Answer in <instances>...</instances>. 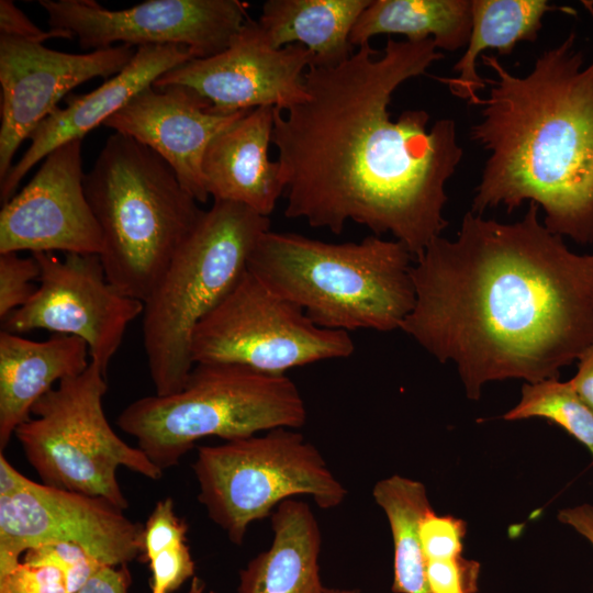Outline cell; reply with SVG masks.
<instances>
[{"mask_svg":"<svg viewBox=\"0 0 593 593\" xmlns=\"http://www.w3.org/2000/svg\"><path fill=\"white\" fill-rule=\"evenodd\" d=\"M433 40L369 43L336 66L311 65L306 98L275 111L284 215L340 234L348 221L391 233L418 257L448 226L446 183L463 150L452 119L427 128L429 114L389 105L406 80L443 58Z\"/></svg>","mask_w":593,"mask_h":593,"instance_id":"cell-1","label":"cell"},{"mask_svg":"<svg viewBox=\"0 0 593 593\" xmlns=\"http://www.w3.org/2000/svg\"><path fill=\"white\" fill-rule=\"evenodd\" d=\"M529 202L502 223L468 211L454 240L414 259L415 303L400 329L456 363L469 399L504 379L558 378L593 340V253L577 254Z\"/></svg>","mask_w":593,"mask_h":593,"instance_id":"cell-2","label":"cell"},{"mask_svg":"<svg viewBox=\"0 0 593 593\" xmlns=\"http://www.w3.org/2000/svg\"><path fill=\"white\" fill-rule=\"evenodd\" d=\"M575 34L546 49L525 76L482 54V120L471 138L489 152L471 212L525 201L541 208L545 226L580 245L593 244V61L583 66Z\"/></svg>","mask_w":593,"mask_h":593,"instance_id":"cell-3","label":"cell"},{"mask_svg":"<svg viewBox=\"0 0 593 593\" xmlns=\"http://www.w3.org/2000/svg\"><path fill=\"white\" fill-rule=\"evenodd\" d=\"M412 260L402 243L377 235L336 244L269 230L247 269L321 327L391 332L415 303Z\"/></svg>","mask_w":593,"mask_h":593,"instance_id":"cell-4","label":"cell"},{"mask_svg":"<svg viewBox=\"0 0 593 593\" xmlns=\"http://www.w3.org/2000/svg\"><path fill=\"white\" fill-rule=\"evenodd\" d=\"M83 189L102 233L108 280L144 302L204 211L157 153L116 132L85 174Z\"/></svg>","mask_w":593,"mask_h":593,"instance_id":"cell-5","label":"cell"},{"mask_svg":"<svg viewBox=\"0 0 593 593\" xmlns=\"http://www.w3.org/2000/svg\"><path fill=\"white\" fill-rule=\"evenodd\" d=\"M269 230L268 216L242 204L214 201L178 248L143 302V345L155 394L182 389L194 366V329L238 283L256 244Z\"/></svg>","mask_w":593,"mask_h":593,"instance_id":"cell-6","label":"cell"},{"mask_svg":"<svg viewBox=\"0 0 593 593\" xmlns=\"http://www.w3.org/2000/svg\"><path fill=\"white\" fill-rule=\"evenodd\" d=\"M305 402L286 374L230 363H195L181 390L130 403L118 416L120 429L163 472L179 463L199 439L246 438L306 423Z\"/></svg>","mask_w":593,"mask_h":593,"instance_id":"cell-7","label":"cell"},{"mask_svg":"<svg viewBox=\"0 0 593 593\" xmlns=\"http://www.w3.org/2000/svg\"><path fill=\"white\" fill-rule=\"evenodd\" d=\"M105 376L90 360L83 372L45 393L14 435L42 483L102 497L124 511L128 502L118 468L150 480L160 479L163 471L110 426L103 410Z\"/></svg>","mask_w":593,"mask_h":593,"instance_id":"cell-8","label":"cell"},{"mask_svg":"<svg viewBox=\"0 0 593 593\" xmlns=\"http://www.w3.org/2000/svg\"><path fill=\"white\" fill-rule=\"evenodd\" d=\"M192 468L199 502L235 545L288 499L307 495L331 510L347 495L317 448L292 428L201 446Z\"/></svg>","mask_w":593,"mask_h":593,"instance_id":"cell-9","label":"cell"},{"mask_svg":"<svg viewBox=\"0 0 593 593\" xmlns=\"http://www.w3.org/2000/svg\"><path fill=\"white\" fill-rule=\"evenodd\" d=\"M354 351L347 332L314 324L300 306L273 292L248 269L199 323L191 340L194 365H238L271 374L348 358Z\"/></svg>","mask_w":593,"mask_h":593,"instance_id":"cell-10","label":"cell"},{"mask_svg":"<svg viewBox=\"0 0 593 593\" xmlns=\"http://www.w3.org/2000/svg\"><path fill=\"white\" fill-rule=\"evenodd\" d=\"M51 29L64 30L93 51L114 46L178 45L194 58L225 51L249 19L237 0H148L108 10L92 0H40Z\"/></svg>","mask_w":593,"mask_h":593,"instance_id":"cell-11","label":"cell"},{"mask_svg":"<svg viewBox=\"0 0 593 593\" xmlns=\"http://www.w3.org/2000/svg\"><path fill=\"white\" fill-rule=\"evenodd\" d=\"M31 255L40 267L38 286L25 305L2 321V329L14 334L46 329L79 337L89 347L90 360L107 373L144 303L108 280L99 255Z\"/></svg>","mask_w":593,"mask_h":593,"instance_id":"cell-12","label":"cell"},{"mask_svg":"<svg viewBox=\"0 0 593 593\" xmlns=\"http://www.w3.org/2000/svg\"><path fill=\"white\" fill-rule=\"evenodd\" d=\"M144 525L109 501L31 481L0 496V577L29 549L49 542L82 547L104 566L122 567L143 552Z\"/></svg>","mask_w":593,"mask_h":593,"instance_id":"cell-13","label":"cell"},{"mask_svg":"<svg viewBox=\"0 0 593 593\" xmlns=\"http://www.w3.org/2000/svg\"><path fill=\"white\" fill-rule=\"evenodd\" d=\"M313 54L302 45L270 47L250 18L223 52L191 59L161 75L156 87L184 86L221 114L271 107L286 111L306 98L304 76Z\"/></svg>","mask_w":593,"mask_h":593,"instance_id":"cell-14","label":"cell"},{"mask_svg":"<svg viewBox=\"0 0 593 593\" xmlns=\"http://www.w3.org/2000/svg\"><path fill=\"white\" fill-rule=\"evenodd\" d=\"M120 44L86 54L54 51L43 44L0 35V180L36 126L74 88L97 77H113L136 51Z\"/></svg>","mask_w":593,"mask_h":593,"instance_id":"cell-15","label":"cell"},{"mask_svg":"<svg viewBox=\"0 0 593 593\" xmlns=\"http://www.w3.org/2000/svg\"><path fill=\"white\" fill-rule=\"evenodd\" d=\"M81 141L53 149L31 181L2 205L0 254L102 253V233L83 189Z\"/></svg>","mask_w":593,"mask_h":593,"instance_id":"cell-16","label":"cell"},{"mask_svg":"<svg viewBox=\"0 0 593 593\" xmlns=\"http://www.w3.org/2000/svg\"><path fill=\"white\" fill-rule=\"evenodd\" d=\"M246 112L221 114L192 89L170 85L145 88L103 126L157 153L182 187L200 203L209 199L202 160L211 141Z\"/></svg>","mask_w":593,"mask_h":593,"instance_id":"cell-17","label":"cell"},{"mask_svg":"<svg viewBox=\"0 0 593 593\" xmlns=\"http://www.w3.org/2000/svg\"><path fill=\"white\" fill-rule=\"evenodd\" d=\"M194 59L183 46H141L126 67L97 89L67 100L31 133L30 146L0 180V200L5 204L25 175L53 149L74 139H82L121 110L131 99L152 86L161 75Z\"/></svg>","mask_w":593,"mask_h":593,"instance_id":"cell-18","label":"cell"},{"mask_svg":"<svg viewBox=\"0 0 593 593\" xmlns=\"http://www.w3.org/2000/svg\"><path fill=\"white\" fill-rule=\"evenodd\" d=\"M276 108L246 112L209 144L202 160L205 190L214 201L242 204L268 216L284 194L280 165L269 158Z\"/></svg>","mask_w":593,"mask_h":593,"instance_id":"cell-19","label":"cell"},{"mask_svg":"<svg viewBox=\"0 0 593 593\" xmlns=\"http://www.w3.org/2000/svg\"><path fill=\"white\" fill-rule=\"evenodd\" d=\"M88 355L87 343L76 336L55 335L36 342L1 329L0 452L55 383L88 368Z\"/></svg>","mask_w":593,"mask_h":593,"instance_id":"cell-20","label":"cell"},{"mask_svg":"<svg viewBox=\"0 0 593 593\" xmlns=\"http://www.w3.org/2000/svg\"><path fill=\"white\" fill-rule=\"evenodd\" d=\"M273 539L239 571L237 593H323L322 535L306 502L288 499L271 513Z\"/></svg>","mask_w":593,"mask_h":593,"instance_id":"cell-21","label":"cell"},{"mask_svg":"<svg viewBox=\"0 0 593 593\" xmlns=\"http://www.w3.org/2000/svg\"><path fill=\"white\" fill-rule=\"evenodd\" d=\"M371 0H268L256 21L272 48L299 44L315 66H336L354 54L351 31Z\"/></svg>","mask_w":593,"mask_h":593,"instance_id":"cell-22","label":"cell"},{"mask_svg":"<svg viewBox=\"0 0 593 593\" xmlns=\"http://www.w3.org/2000/svg\"><path fill=\"white\" fill-rule=\"evenodd\" d=\"M561 10L546 0H472V27L467 49L455 64L456 77H436L447 85L451 94L474 104L484 78L477 71V59L486 49L510 55L519 42H535L547 12Z\"/></svg>","mask_w":593,"mask_h":593,"instance_id":"cell-23","label":"cell"},{"mask_svg":"<svg viewBox=\"0 0 593 593\" xmlns=\"http://www.w3.org/2000/svg\"><path fill=\"white\" fill-rule=\"evenodd\" d=\"M472 27V0H371L351 34L354 46L379 34H399L407 41L433 40L437 48L467 46Z\"/></svg>","mask_w":593,"mask_h":593,"instance_id":"cell-24","label":"cell"},{"mask_svg":"<svg viewBox=\"0 0 593 593\" xmlns=\"http://www.w3.org/2000/svg\"><path fill=\"white\" fill-rule=\"evenodd\" d=\"M384 512L393 539V593H432L426 577L419 527L433 508L419 481L399 474L378 481L372 490Z\"/></svg>","mask_w":593,"mask_h":593,"instance_id":"cell-25","label":"cell"},{"mask_svg":"<svg viewBox=\"0 0 593 593\" xmlns=\"http://www.w3.org/2000/svg\"><path fill=\"white\" fill-rule=\"evenodd\" d=\"M187 529L175 512L171 497L155 504L144 525L142 552L152 571L150 593H171L194 577Z\"/></svg>","mask_w":593,"mask_h":593,"instance_id":"cell-26","label":"cell"},{"mask_svg":"<svg viewBox=\"0 0 593 593\" xmlns=\"http://www.w3.org/2000/svg\"><path fill=\"white\" fill-rule=\"evenodd\" d=\"M530 417L549 419L582 443L593 458V410L580 398L570 381L558 378L525 383L519 403L503 416L505 421Z\"/></svg>","mask_w":593,"mask_h":593,"instance_id":"cell-27","label":"cell"},{"mask_svg":"<svg viewBox=\"0 0 593 593\" xmlns=\"http://www.w3.org/2000/svg\"><path fill=\"white\" fill-rule=\"evenodd\" d=\"M23 561L32 564H53L66 578L69 593L80 589L102 564L82 547L70 542H49L29 549Z\"/></svg>","mask_w":593,"mask_h":593,"instance_id":"cell-28","label":"cell"},{"mask_svg":"<svg viewBox=\"0 0 593 593\" xmlns=\"http://www.w3.org/2000/svg\"><path fill=\"white\" fill-rule=\"evenodd\" d=\"M40 267L31 255L22 258L18 253L0 254V318L25 305L36 288L32 281L38 280Z\"/></svg>","mask_w":593,"mask_h":593,"instance_id":"cell-29","label":"cell"},{"mask_svg":"<svg viewBox=\"0 0 593 593\" xmlns=\"http://www.w3.org/2000/svg\"><path fill=\"white\" fill-rule=\"evenodd\" d=\"M419 536L426 561L454 558L462 553L466 523L432 510L421 523Z\"/></svg>","mask_w":593,"mask_h":593,"instance_id":"cell-30","label":"cell"},{"mask_svg":"<svg viewBox=\"0 0 593 593\" xmlns=\"http://www.w3.org/2000/svg\"><path fill=\"white\" fill-rule=\"evenodd\" d=\"M0 593H69L64 572L53 564L21 561L0 577Z\"/></svg>","mask_w":593,"mask_h":593,"instance_id":"cell-31","label":"cell"},{"mask_svg":"<svg viewBox=\"0 0 593 593\" xmlns=\"http://www.w3.org/2000/svg\"><path fill=\"white\" fill-rule=\"evenodd\" d=\"M480 564L461 555L426 561V577L432 593H475Z\"/></svg>","mask_w":593,"mask_h":593,"instance_id":"cell-32","label":"cell"},{"mask_svg":"<svg viewBox=\"0 0 593 593\" xmlns=\"http://www.w3.org/2000/svg\"><path fill=\"white\" fill-rule=\"evenodd\" d=\"M0 35L37 44L55 37L74 38L71 33L64 30L40 29L10 0L0 1Z\"/></svg>","mask_w":593,"mask_h":593,"instance_id":"cell-33","label":"cell"},{"mask_svg":"<svg viewBox=\"0 0 593 593\" xmlns=\"http://www.w3.org/2000/svg\"><path fill=\"white\" fill-rule=\"evenodd\" d=\"M130 583L126 566H103L74 593H128Z\"/></svg>","mask_w":593,"mask_h":593,"instance_id":"cell-34","label":"cell"},{"mask_svg":"<svg viewBox=\"0 0 593 593\" xmlns=\"http://www.w3.org/2000/svg\"><path fill=\"white\" fill-rule=\"evenodd\" d=\"M580 398L593 410V340L578 359V370L569 380Z\"/></svg>","mask_w":593,"mask_h":593,"instance_id":"cell-35","label":"cell"},{"mask_svg":"<svg viewBox=\"0 0 593 593\" xmlns=\"http://www.w3.org/2000/svg\"><path fill=\"white\" fill-rule=\"evenodd\" d=\"M558 519L575 529L593 546V505L582 504L563 508L559 512Z\"/></svg>","mask_w":593,"mask_h":593,"instance_id":"cell-36","label":"cell"},{"mask_svg":"<svg viewBox=\"0 0 593 593\" xmlns=\"http://www.w3.org/2000/svg\"><path fill=\"white\" fill-rule=\"evenodd\" d=\"M0 452V496H9L24 490L31 482Z\"/></svg>","mask_w":593,"mask_h":593,"instance_id":"cell-37","label":"cell"},{"mask_svg":"<svg viewBox=\"0 0 593 593\" xmlns=\"http://www.w3.org/2000/svg\"><path fill=\"white\" fill-rule=\"evenodd\" d=\"M187 593H216V592L214 591L206 592L204 582L200 578L193 577L191 579L190 588Z\"/></svg>","mask_w":593,"mask_h":593,"instance_id":"cell-38","label":"cell"},{"mask_svg":"<svg viewBox=\"0 0 593 593\" xmlns=\"http://www.w3.org/2000/svg\"><path fill=\"white\" fill-rule=\"evenodd\" d=\"M323 593H360L358 589L324 588Z\"/></svg>","mask_w":593,"mask_h":593,"instance_id":"cell-39","label":"cell"}]
</instances>
